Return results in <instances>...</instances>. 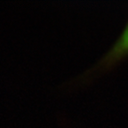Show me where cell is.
<instances>
[{
  "label": "cell",
  "instance_id": "cell-1",
  "mask_svg": "<svg viewBox=\"0 0 128 128\" xmlns=\"http://www.w3.org/2000/svg\"><path fill=\"white\" fill-rule=\"evenodd\" d=\"M126 54H128V25L110 52V58L115 59Z\"/></svg>",
  "mask_w": 128,
  "mask_h": 128
}]
</instances>
